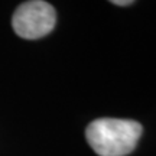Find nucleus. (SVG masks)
<instances>
[{"instance_id":"f257e3e1","label":"nucleus","mask_w":156,"mask_h":156,"mask_svg":"<svg viewBox=\"0 0 156 156\" xmlns=\"http://www.w3.org/2000/svg\"><path fill=\"white\" fill-rule=\"evenodd\" d=\"M143 133L142 124L124 119H97L85 129L91 149L100 156H127Z\"/></svg>"},{"instance_id":"f03ea898","label":"nucleus","mask_w":156,"mask_h":156,"mask_svg":"<svg viewBox=\"0 0 156 156\" xmlns=\"http://www.w3.org/2000/svg\"><path fill=\"white\" fill-rule=\"evenodd\" d=\"M55 23V9L44 0H30L19 5L12 17V26L16 35L29 41L51 34Z\"/></svg>"},{"instance_id":"7ed1b4c3","label":"nucleus","mask_w":156,"mask_h":156,"mask_svg":"<svg viewBox=\"0 0 156 156\" xmlns=\"http://www.w3.org/2000/svg\"><path fill=\"white\" fill-rule=\"evenodd\" d=\"M112 3L114 6H130V5H133L134 2L133 0H113Z\"/></svg>"}]
</instances>
